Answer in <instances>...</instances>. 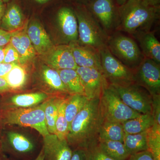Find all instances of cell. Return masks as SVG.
Wrapping results in <instances>:
<instances>
[{
	"label": "cell",
	"instance_id": "obj_35",
	"mask_svg": "<svg viewBox=\"0 0 160 160\" xmlns=\"http://www.w3.org/2000/svg\"><path fill=\"white\" fill-rule=\"evenodd\" d=\"M152 115L154 119V124L160 126V95L152 97Z\"/></svg>",
	"mask_w": 160,
	"mask_h": 160
},
{
	"label": "cell",
	"instance_id": "obj_8",
	"mask_svg": "<svg viewBox=\"0 0 160 160\" xmlns=\"http://www.w3.org/2000/svg\"><path fill=\"white\" fill-rule=\"evenodd\" d=\"M86 6L108 36L116 31L119 15L116 0H90Z\"/></svg>",
	"mask_w": 160,
	"mask_h": 160
},
{
	"label": "cell",
	"instance_id": "obj_13",
	"mask_svg": "<svg viewBox=\"0 0 160 160\" xmlns=\"http://www.w3.org/2000/svg\"><path fill=\"white\" fill-rule=\"evenodd\" d=\"M57 21L63 41L68 45L77 42L78 22L74 9L68 6H62L58 10Z\"/></svg>",
	"mask_w": 160,
	"mask_h": 160
},
{
	"label": "cell",
	"instance_id": "obj_26",
	"mask_svg": "<svg viewBox=\"0 0 160 160\" xmlns=\"http://www.w3.org/2000/svg\"><path fill=\"white\" fill-rule=\"evenodd\" d=\"M123 143L130 155L147 151V131L136 134L125 133Z\"/></svg>",
	"mask_w": 160,
	"mask_h": 160
},
{
	"label": "cell",
	"instance_id": "obj_34",
	"mask_svg": "<svg viewBox=\"0 0 160 160\" xmlns=\"http://www.w3.org/2000/svg\"><path fill=\"white\" fill-rule=\"evenodd\" d=\"M5 58L3 63L7 64H19L20 56L16 49L10 43L5 46L4 48Z\"/></svg>",
	"mask_w": 160,
	"mask_h": 160
},
{
	"label": "cell",
	"instance_id": "obj_46",
	"mask_svg": "<svg viewBox=\"0 0 160 160\" xmlns=\"http://www.w3.org/2000/svg\"><path fill=\"white\" fill-rule=\"evenodd\" d=\"M127 1V0H116V2L119 6H121L126 2Z\"/></svg>",
	"mask_w": 160,
	"mask_h": 160
},
{
	"label": "cell",
	"instance_id": "obj_24",
	"mask_svg": "<svg viewBox=\"0 0 160 160\" xmlns=\"http://www.w3.org/2000/svg\"><path fill=\"white\" fill-rule=\"evenodd\" d=\"M41 76L44 83L52 91L62 95H69L57 70L44 65L42 68Z\"/></svg>",
	"mask_w": 160,
	"mask_h": 160
},
{
	"label": "cell",
	"instance_id": "obj_37",
	"mask_svg": "<svg viewBox=\"0 0 160 160\" xmlns=\"http://www.w3.org/2000/svg\"><path fill=\"white\" fill-rule=\"evenodd\" d=\"M14 32L0 29V46H5L8 44Z\"/></svg>",
	"mask_w": 160,
	"mask_h": 160
},
{
	"label": "cell",
	"instance_id": "obj_21",
	"mask_svg": "<svg viewBox=\"0 0 160 160\" xmlns=\"http://www.w3.org/2000/svg\"><path fill=\"white\" fill-rule=\"evenodd\" d=\"M24 16L21 9L16 4H12L5 11L2 21L1 27L3 30L13 32L23 25Z\"/></svg>",
	"mask_w": 160,
	"mask_h": 160
},
{
	"label": "cell",
	"instance_id": "obj_6",
	"mask_svg": "<svg viewBox=\"0 0 160 160\" xmlns=\"http://www.w3.org/2000/svg\"><path fill=\"white\" fill-rule=\"evenodd\" d=\"M100 105L103 121L122 123L141 115L126 105L113 88L109 86L100 98Z\"/></svg>",
	"mask_w": 160,
	"mask_h": 160
},
{
	"label": "cell",
	"instance_id": "obj_40",
	"mask_svg": "<svg viewBox=\"0 0 160 160\" xmlns=\"http://www.w3.org/2000/svg\"><path fill=\"white\" fill-rule=\"evenodd\" d=\"M12 89L2 77H0V93L11 91Z\"/></svg>",
	"mask_w": 160,
	"mask_h": 160
},
{
	"label": "cell",
	"instance_id": "obj_2",
	"mask_svg": "<svg viewBox=\"0 0 160 160\" xmlns=\"http://www.w3.org/2000/svg\"><path fill=\"white\" fill-rule=\"evenodd\" d=\"M119 11L116 31L131 36L139 32L151 31L160 17V7L149 6L141 0H127L119 6Z\"/></svg>",
	"mask_w": 160,
	"mask_h": 160
},
{
	"label": "cell",
	"instance_id": "obj_1",
	"mask_svg": "<svg viewBox=\"0 0 160 160\" xmlns=\"http://www.w3.org/2000/svg\"><path fill=\"white\" fill-rule=\"evenodd\" d=\"M103 122L100 98L88 100L70 124L66 140L72 149H85L98 142Z\"/></svg>",
	"mask_w": 160,
	"mask_h": 160
},
{
	"label": "cell",
	"instance_id": "obj_42",
	"mask_svg": "<svg viewBox=\"0 0 160 160\" xmlns=\"http://www.w3.org/2000/svg\"><path fill=\"white\" fill-rule=\"evenodd\" d=\"M0 160H9L7 156L4 152L3 148L2 143L0 141Z\"/></svg>",
	"mask_w": 160,
	"mask_h": 160
},
{
	"label": "cell",
	"instance_id": "obj_15",
	"mask_svg": "<svg viewBox=\"0 0 160 160\" xmlns=\"http://www.w3.org/2000/svg\"><path fill=\"white\" fill-rule=\"evenodd\" d=\"M44 56L47 66L52 69L61 70L78 68L69 45L54 46Z\"/></svg>",
	"mask_w": 160,
	"mask_h": 160
},
{
	"label": "cell",
	"instance_id": "obj_33",
	"mask_svg": "<svg viewBox=\"0 0 160 160\" xmlns=\"http://www.w3.org/2000/svg\"><path fill=\"white\" fill-rule=\"evenodd\" d=\"M83 149L86 160H114L102 150L98 142Z\"/></svg>",
	"mask_w": 160,
	"mask_h": 160
},
{
	"label": "cell",
	"instance_id": "obj_14",
	"mask_svg": "<svg viewBox=\"0 0 160 160\" xmlns=\"http://www.w3.org/2000/svg\"><path fill=\"white\" fill-rule=\"evenodd\" d=\"M42 148L44 160H70L72 150L66 139L61 140L56 135L44 137Z\"/></svg>",
	"mask_w": 160,
	"mask_h": 160
},
{
	"label": "cell",
	"instance_id": "obj_30",
	"mask_svg": "<svg viewBox=\"0 0 160 160\" xmlns=\"http://www.w3.org/2000/svg\"><path fill=\"white\" fill-rule=\"evenodd\" d=\"M2 78L12 90H16L21 89L25 85L27 80V73L24 67L17 64Z\"/></svg>",
	"mask_w": 160,
	"mask_h": 160
},
{
	"label": "cell",
	"instance_id": "obj_17",
	"mask_svg": "<svg viewBox=\"0 0 160 160\" xmlns=\"http://www.w3.org/2000/svg\"><path fill=\"white\" fill-rule=\"evenodd\" d=\"M26 33L36 52L39 54L45 55L54 47L44 27L37 21L30 23Z\"/></svg>",
	"mask_w": 160,
	"mask_h": 160
},
{
	"label": "cell",
	"instance_id": "obj_10",
	"mask_svg": "<svg viewBox=\"0 0 160 160\" xmlns=\"http://www.w3.org/2000/svg\"><path fill=\"white\" fill-rule=\"evenodd\" d=\"M134 83L146 89L152 97L160 95V64L144 58L134 70Z\"/></svg>",
	"mask_w": 160,
	"mask_h": 160
},
{
	"label": "cell",
	"instance_id": "obj_44",
	"mask_svg": "<svg viewBox=\"0 0 160 160\" xmlns=\"http://www.w3.org/2000/svg\"><path fill=\"white\" fill-rule=\"evenodd\" d=\"M5 46H0V63H3L5 58Z\"/></svg>",
	"mask_w": 160,
	"mask_h": 160
},
{
	"label": "cell",
	"instance_id": "obj_43",
	"mask_svg": "<svg viewBox=\"0 0 160 160\" xmlns=\"http://www.w3.org/2000/svg\"><path fill=\"white\" fill-rule=\"evenodd\" d=\"M5 6L2 0H0V23L1 22L4 13H5Z\"/></svg>",
	"mask_w": 160,
	"mask_h": 160
},
{
	"label": "cell",
	"instance_id": "obj_32",
	"mask_svg": "<svg viewBox=\"0 0 160 160\" xmlns=\"http://www.w3.org/2000/svg\"><path fill=\"white\" fill-rule=\"evenodd\" d=\"M67 98L63 99L60 102L56 121L55 134L61 140H66L69 131V125L65 114V105Z\"/></svg>",
	"mask_w": 160,
	"mask_h": 160
},
{
	"label": "cell",
	"instance_id": "obj_28",
	"mask_svg": "<svg viewBox=\"0 0 160 160\" xmlns=\"http://www.w3.org/2000/svg\"><path fill=\"white\" fill-rule=\"evenodd\" d=\"M99 145L106 154L114 160H126L130 156L122 142L99 140Z\"/></svg>",
	"mask_w": 160,
	"mask_h": 160
},
{
	"label": "cell",
	"instance_id": "obj_29",
	"mask_svg": "<svg viewBox=\"0 0 160 160\" xmlns=\"http://www.w3.org/2000/svg\"><path fill=\"white\" fill-rule=\"evenodd\" d=\"M65 98H66L55 97L46 100L45 109V121L48 132L50 134H55V123L57 118L59 105L61 101Z\"/></svg>",
	"mask_w": 160,
	"mask_h": 160
},
{
	"label": "cell",
	"instance_id": "obj_3",
	"mask_svg": "<svg viewBox=\"0 0 160 160\" xmlns=\"http://www.w3.org/2000/svg\"><path fill=\"white\" fill-rule=\"evenodd\" d=\"M74 11L78 22V43L99 50L106 47L109 36L86 5L82 4L78 6Z\"/></svg>",
	"mask_w": 160,
	"mask_h": 160
},
{
	"label": "cell",
	"instance_id": "obj_5",
	"mask_svg": "<svg viewBox=\"0 0 160 160\" xmlns=\"http://www.w3.org/2000/svg\"><path fill=\"white\" fill-rule=\"evenodd\" d=\"M46 101L30 108L8 109L3 113V123L31 127L37 131L43 137L46 136L49 133L45 121Z\"/></svg>",
	"mask_w": 160,
	"mask_h": 160
},
{
	"label": "cell",
	"instance_id": "obj_9",
	"mask_svg": "<svg viewBox=\"0 0 160 160\" xmlns=\"http://www.w3.org/2000/svg\"><path fill=\"white\" fill-rule=\"evenodd\" d=\"M111 86L123 102L132 110L141 114H152V97L146 89L135 83Z\"/></svg>",
	"mask_w": 160,
	"mask_h": 160
},
{
	"label": "cell",
	"instance_id": "obj_45",
	"mask_svg": "<svg viewBox=\"0 0 160 160\" xmlns=\"http://www.w3.org/2000/svg\"><path fill=\"white\" fill-rule=\"evenodd\" d=\"M33 160H44V151H43V148H42L38 156Z\"/></svg>",
	"mask_w": 160,
	"mask_h": 160
},
{
	"label": "cell",
	"instance_id": "obj_4",
	"mask_svg": "<svg viewBox=\"0 0 160 160\" xmlns=\"http://www.w3.org/2000/svg\"><path fill=\"white\" fill-rule=\"evenodd\" d=\"M106 46L112 55L134 70L145 58L133 38L121 32L116 31L109 36Z\"/></svg>",
	"mask_w": 160,
	"mask_h": 160
},
{
	"label": "cell",
	"instance_id": "obj_12",
	"mask_svg": "<svg viewBox=\"0 0 160 160\" xmlns=\"http://www.w3.org/2000/svg\"><path fill=\"white\" fill-rule=\"evenodd\" d=\"M76 71L88 100L99 98L103 90L109 86L103 72L98 69L78 67Z\"/></svg>",
	"mask_w": 160,
	"mask_h": 160
},
{
	"label": "cell",
	"instance_id": "obj_7",
	"mask_svg": "<svg viewBox=\"0 0 160 160\" xmlns=\"http://www.w3.org/2000/svg\"><path fill=\"white\" fill-rule=\"evenodd\" d=\"M103 74L109 86H125L134 83V70L112 54L107 46L100 50Z\"/></svg>",
	"mask_w": 160,
	"mask_h": 160
},
{
	"label": "cell",
	"instance_id": "obj_38",
	"mask_svg": "<svg viewBox=\"0 0 160 160\" xmlns=\"http://www.w3.org/2000/svg\"><path fill=\"white\" fill-rule=\"evenodd\" d=\"M16 64H16V63H12V64L0 63V77H3L5 75L7 74L12 69V67Z\"/></svg>",
	"mask_w": 160,
	"mask_h": 160
},
{
	"label": "cell",
	"instance_id": "obj_22",
	"mask_svg": "<svg viewBox=\"0 0 160 160\" xmlns=\"http://www.w3.org/2000/svg\"><path fill=\"white\" fill-rule=\"evenodd\" d=\"M151 114H141L137 117L127 120L122 123L125 133L136 134L147 131L154 125Z\"/></svg>",
	"mask_w": 160,
	"mask_h": 160
},
{
	"label": "cell",
	"instance_id": "obj_11",
	"mask_svg": "<svg viewBox=\"0 0 160 160\" xmlns=\"http://www.w3.org/2000/svg\"><path fill=\"white\" fill-rule=\"evenodd\" d=\"M3 148L4 152H7L14 158L21 160H33L40 152L34 141L14 131L8 132L6 146Z\"/></svg>",
	"mask_w": 160,
	"mask_h": 160
},
{
	"label": "cell",
	"instance_id": "obj_23",
	"mask_svg": "<svg viewBox=\"0 0 160 160\" xmlns=\"http://www.w3.org/2000/svg\"><path fill=\"white\" fill-rule=\"evenodd\" d=\"M69 95L84 94V89L76 69L57 70Z\"/></svg>",
	"mask_w": 160,
	"mask_h": 160
},
{
	"label": "cell",
	"instance_id": "obj_18",
	"mask_svg": "<svg viewBox=\"0 0 160 160\" xmlns=\"http://www.w3.org/2000/svg\"><path fill=\"white\" fill-rule=\"evenodd\" d=\"M145 58L160 64V43L152 31H141L132 35Z\"/></svg>",
	"mask_w": 160,
	"mask_h": 160
},
{
	"label": "cell",
	"instance_id": "obj_49",
	"mask_svg": "<svg viewBox=\"0 0 160 160\" xmlns=\"http://www.w3.org/2000/svg\"><path fill=\"white\" fill-rule=\"evenodd\" d=\"M2 1L4 2H9V0H2Z\"/></svg>",
	"mask_w": 160,
	"mask_h": 160
},
{
	"label": "cell",
	"instance_id": "obj_25",
	"mask_svg": "<svg viewBox=\"0 0 160 160\" xmlns=\"http://www.w3.org/2000/svg\"><path fill=\"white\" fill-rule=\"evenodd\" d=\"M125 132L122 124L103 121L99 133V140L123 142Z\"/></svg>",
	"mask_w": 160,
	"mask_h": 160
},
{
	"label": "cell",
	"instance_id": "obj_31",
	"mask_svg": "<svg viewBox=\"0 0 160 160\" xmlns=\"http://www.w3.org/2000/svg\"><path fill=\"white\" fill-rule=\"evenodd\" d=\"M148 150L154 160H160V126L154 125L147 130Z\"/></svg>",
	"mask_w": 160,
	"mask_h": 160
},
{
	"label": "cell",
	"instance_id": "obj_20",
	"mask_svg": "<svg viewBox=\"0 0 160 160\" xmlns=\"http://www.w3.org/2000/svg\"><path fill=\"white\" fill-rule=\"evenodd\" d=\"M48 94L43 92H32L15 95L9 100L10 108H27L43 103L48 98Z\"/></svg>",
	"mask_w": 160,
	"mask_h": 160
},
{
	"label": "cell",
	"instance_id": "obj_41",
	"mask_svg": "<svg viewBox=\"0 0 160 160\" xmlns=\"http://www.w3.org/2000/svg\"><path fill=\"white\" fill-rule=\"evenodd\" d=\"M143 2L149 6L154 7H160V0H141Z\"/></svg>",
	"mask_w": 160,
	"mask_h": 160
},
{
	"label": "cell",
	"instance_id": "obj_39",
	"mask_svg": "<svg viewBox=\"0 0 160 160\" xmlns=\"http://www.w3.org/2000/svg\"><path fill=\"white\" fill-rule=\"evenodd\" d=\"M70 160H86L84 150L79 149L72 150V156Z\"/></svg>",
	"mask_w": 160,
	"mask_h": 160
},
{
	"label": "cell",
	"instance_id": "obj_48",
	"mask_svg": "<svg viewBox=\"0 0 160 160\" xmlns=\"http://www.w3.org/2000/svg\"><path fill=\"white\" fill-rule=\"evenodd\" d=\"M35 1L40 3H44L48 2L49 0H35Z\"/></svg>",
	"mask_w": 160,
	"mask_h": 160
},
{
	"label": "cell",
	"instance_id": "obj_19",
	"mask_svg": "<svg viewBox=\"0 0 160 160\" xmlns=\"http://www.w3.org/2000/svg\"><path fill=\"white\" fill-rule=\"evenodd\" d=\"M9 43L19 55L20 65L26 64L35 56L36 52L25 32H15L12 36Z\"/></svg>",
	"mask_w": 160,
	"mask_h": 160
},
{
	"label": "cell",
	"instance_id": "obj_36",
	"mask_svg": "<svg viewBox=\"0 0 160 160\" xmlns=\"http://www.w3.org/2000/svg\"><path fill=\"white\" fill-rule=\"evenodd\" d=\"M126 160H154L151 153L148 151L142 152L129 156Z\"/></svg>",
	"mask_w": 160,
	"mask_h": 160
},
{
	"label": "cell",
	"instance_id": "obj_47",
	"mask_svg": "<svg viewBox=\"0 0 160 160\" xmlns=\"http://www.w3.org/2000/svg\"><path fill=\"white\" fill-rule=\"evenodd\" d=\"M82 2V4L86 5L87 4L90 0H80Z\"/></svg>",
	"mask_w": 160,
	"mask_h": 160
},
{
	"label": "cell",
	"instance_id": "obj_27",
	"mask_svg": "<svg viewBox=\"0 0 160 160\" xmlns=\"http://www.w3.org/2000/svg\"><path fill=\"white\" fill-rule=\"evenodd\" d=\"M88 100L86 96L80 94L69 95L66 98L65 114L69 129L72 120L84 108Z\"/></svg>",
	"mask_w": 160,
	"mask_h": 160
},
{
	"label": "cell",
	"instance_id": "obj_16",
	"mask_svg": "<svg viewBox=\"0 0 160 160\" xmlns=\"http://www.w3.org/2000/svg\"><path fill=\"white\" fill-rule=\"evenodd\" d=\"M69 46L78 67L94 68L103 72L100 50L91 46L80 45L78 42L71 43Z\"/></svg>",
	"mask_w": 160,
	"mask_h": 160
}]
</instances>
